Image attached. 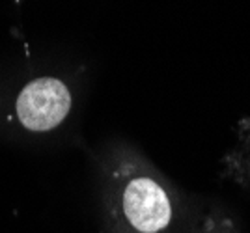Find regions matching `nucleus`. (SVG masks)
<instances>
[{
	"instance_id": "nucleus-1",
	"label": "nucleus",
	"mask_w": 250,
	"mask_h": 233,
	"mask_svg": "<svg viewBox=\"0 0 250 233\" xmlns=\"http://www.w3.org/2000/svg\"><path fill=\"white\" fill-rule=\"evenodd\" d=\"M71 108V94L62 80L42 77L22 88L17 99V114L28 131L45 133L58 127Z\"/></svg>"
},
{
	"instance_id": "nucleus-2",
	"label": "nucleus",
	"mask_w": 250,
	"mask_h": 233,
	"mask_svg": "<svg viewBox=\"0 0 250 233\" xmlns=\"http://www.w3.org/2000/svg\"><path fill=\"white\" fill-rule=\"evenodd\" d=\"M122 209L127 224L138 233L165 232L174 216L167 191L149 177H135L127 183Z\"/></svg>"
}]
</instances>
